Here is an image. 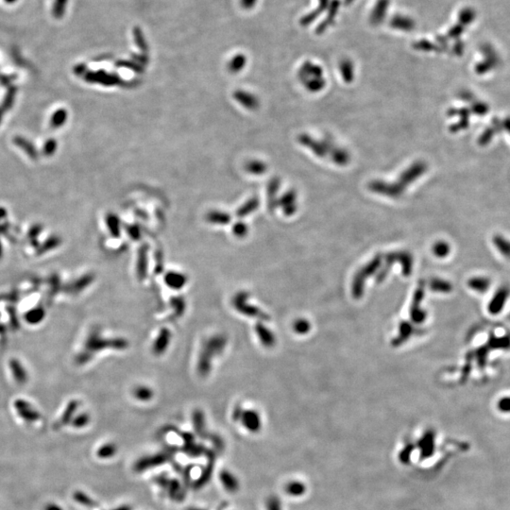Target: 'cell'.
Wrapping results in <instances>:
<instances>
[{
    "label": "cell",
    "mask_w": 510,
    "mask_h": 510,
    "mask_svg": "<svg viewBox=\"0 0 510 510\" xmlns=\"http://www.w3.org/2000/svg\"><path fill=\"white\" fill-rule=\"evenodd\" d=\"M510 296V289L507 286H501L494 293L492 298L488 301L487 311L490 315L496 316L502 313Z\"/></svg>",
    "instance_id": "obj_2"
},
{
    "label": "cell",
    "mask_w": 510,
    "mask_h": 510,
    "mask_svg": "<svg viewBox=\"0 0 510 510\" xmlns=\"http://www.w3.org/2000/svg\"><path fill=\"white\" fill-rule=\"evenodd\" d=\"M66 4H67V0H55L54 8H53V14L55 17H62L64 16Z\"/></svg>",
    "instance_id": "obj_16"
},
{
    "label": "cell",
    "mask_w": 510,
    "mask_h": 510,
    "mask_svg": "<svg viewBox=\"0 0 510 510\" xmlns=\"http://www.w3.org/2000/svg\"><path fill=\"white\" fill-rule=\"evenodd\" d=\"M133 36H134V39H135V42H136L138 47L140 49H146V41H145V37L143 35L142 31L140 30V28H138V27L134 28V30H133Z\"/></svg>",
    "instance_id": "obj_17"
},
{
    "label": "cell",
    "mask_w": 510,
    "mask_h": 510,
    "mask_svg": "<svg viewBox=\"0 0 510 510\" xmlns=\"http://www.w3.org/2000/svg\"><path fill=\"white\" fill-rule=\"evenodd\" d=\"M133 395L139 401L147 402V401L152 399L153 391L149 389V388L146 387V386H140V387H137L136 389H134Z\"/></svg>",
    "instance_id": "obj_12"
},
{
    "label": "cell",
    "mask_w": 510,
    "mask_h": 510,
    "mask_svg": "<svg viewBox=\"0 0 510 510\" xmlns=\"http://www.w3.org/2000/svg\"><path fill=\"white\" fill-rule=\"evenodd\" d=\"M170 340H171V332L169 330L166 328H162L160 332L158 333L157 338L154 341L153 347H152L154 355H156V356L162 355L166 351V349L168 348Z\"/></svg>",
    "instance_id": "obj_5"
},
{
    "label": "cell",
    "mask_w": 510,
    "mask_h": 510,
    "mask_svg": "<svg viewBox=\"0 0 510 510\" xmlns=\"http://www.w3.org/2000/svg\"><path fill=\"white\" fill-rule=\"evenodd\" d=\"M220 478H221L222 485L224 486L228 491L235 492L239 488V482H238L237 478L235 477L234 474H232L230 471H228V470L222 471Z\"/></svg>",
    "instance_id": "obj_9"
},
{
    "label": "cell",
    "mask_w": 510,
    "mask_h": 510,
    "mask_svg": "<svg viewBox=\"0 0 510 510\" xmlns=\"http://www.w3.org/2000/svg\"><path fill=\"white\" fill-rule=\"evenodd\" d=\"M187 276L177 271H169L164 276V283L170 288L179 290L187 284Z\"/></svg>",
    "instance_id": "obj_6"
},
{
    "label": "cell",
    "mask_w": 510,
    "mask_h": 510,
    "mask_svg": "<svg viewBox=\"0 0 510 510\" xmlns=\"http://www.w3.org/2000/svg\"><path fill=\"white\" fill-rule=\"evenodd\" d=\"M469 285L472 290L483 294V293H486L489 289V287L491 285V282H490V279L487 277L479 276V277H474V278L470 279Z\"/></svg>",
    "instance_id": "obj_7"
},
{
    "label": "cell",
    "mask_w": 510,
    "mask_h": 510,
    "mask_svg": "<svg viewBox=\"0 0 510 510\" xmlns=\"http://www.w3.org/2000/svg\"><path fill=\"white\" fill-rule=\"evenodd\" d=\"M171 305L175 310V315L177 316H181L183 315L185 309H186V302L185 300L181 297H175L171 300Z\"/></svg>",
    "instance_id": "obj_14"
},
{
    "label": "cell",
    "mask_w": 510,
    "mask_h": 510,
    "mask_svg": "<svg viewBox=\"0 0 510 510\" xmlns=\"http://www.w3.org/2000/svg\"><path fill=\"white\" fill-rule=\"evenodd\" d=\"M17 144L18 146H22V148H24L25 150H26L28 153L30 154V156H32V157H34V156H35V150H34V148H33H33L28 147V146H33V145H32V144H30L29 142H27V141H26V139H23V138H17Z\"/></svg>",
    "instance_id": "obj_19"
},
{
    "label": "cell",
    "mask_w": 510,
    "mask_h": 510,
    "mask_svg": "<svg viewBox=\"0 0 510 510\" xmlns=\"http://www.w3.org/2000/svg\"><path fill=\"white\" fill-rule=\"evenodd\" d=\"M226 345V339L222 336H214L204 344L202 354L200 356V360L198 364V370L201 375L206 376L211 370V361L212 358L219 355Z\"/></svg>",
    "instance_id": "obj_1"
},
{
    "label": "cell",
    "mask_w": 510,
    "mask_h": 510,
    "mask_svg": "<svg viewBox=\"0 0 510 510\" xmlns=\"http://www.w3.org/2000/svg\"><path fill=\"white\" fill-rule=\"evenodd\" d=\"M493 245L502 256L510 259V240L501 235H494Z\"/></svg>",
    "instance_id": "obj_8"
},
{
    "label": "cell",
    "mask_w": 510,
    "mask_h": 510,
    "mask_svg": "<svg viewBox=\"0 0 510 510\" xmlns=\"http://www.w3.org/2000/svg\"><path fill=\"white\" fill-rule=\"evenodd\" d=\"M391 26L402 31H410L414 27V22L409 17L398 16L392 19Z\"/></svg>",
    "instance_id": "obj_10"
},
{
    "label": "cell",
    "mask_w": 510,
    "mask_h": 510,
    "mask_svg": "<svg viewBox=\"0 0 510 510\" xmlns=\"http://www.w3.org/2000/svg\"><path fill=\"white\" fill-rule=\"evenodd\" d=\"M235 421H240L244 427L251 432H257L261 426L259 415L253 410H242L239 407L234 412Z\"/></svg>",
    "instance_id": "obj_3"
},
{
    "label": "cell",
    "mask_w": 510,
    "mask_h": 510,
    "mask_svg": "<svg viewBox=\"0 0 510 510\" xmlns=\"http://www.w3.org/2000/svg\"><path fill=\"white\" fill-rule=\"evenodd\" d=\"M147 272V258H146V250L140 251L138 257L137 275L140 280H144L146 278Z\"/></svg>",
    "instance_id": "obj_11"
},
{
    "label": "cell",
    "mask_w": 510,
    "mask_h": 510,
    "mask_svg": "<svg viewBox=\"0 0 510 510\" xmlns=\"http://www.w3.org/2000/svg\"><path fill=\"white\" fill-rule=\"evenodd\" d=\"M256 332L259 333L260 338L265 343L264 345H269V343H271L270 338L267 337V331L266 330V328H263L261 325H257Z\"/></svg>",
    "instance_id": "obj_21"
},
{
    "label": "cell",
    "mask_w": 510,
    "mask_h": 510,
    "mask_svg": "<svg viewBox=\"0 0 510 510\" xmlns=\"http://www.w3.org/2000/svg\"><path fill=\"white\" fill-rule=\"evenodd\" d=\"M247 300H248V294L247 293L240 292V293L236 294L235 298H234V300H233L234 307H235V309L238 312H240L241 314L246 315V316H260L261 313H260L259 310L257 308L251 306V304L249 305Z\"/></svg>",
    "instance_id": "obj_4"
},
{
    "label": "cell",
    "mask_w": 510,
    "mask_h": 510,
    "mask_svg": "<svg viewBox=\"0 0 510 510\" xmlns=\"http://www.w3.org/2000/svg\"><path fill=\"white\" fill-rule=\"evenodd\" d=\"M497 409L502 414H510V396H503L498 400Z\"/></svg>",
    "instance_id": "obj_15"
},
{
    "label": "cell",
    "mask_w": 510,
    "mask_h": 510,
    "mask_svg": "<svg viewBox=\"0 0 510 510\" xmlns=\"http://www.w3.org/2000/svg\"><path fill=\"white\" fill-rule=\"evenodd\" d=\"M5 1H6L7 3H9V4H12V3H15V2H17V0H5Z\"/></svg>",
    "instance_id": "obj_25"
},
{
    "label": "cell",
    "mask_w": 510,
    "mask_h": 510,
    "mask_svg": "<svg viewBox=\"0 0 510 510\" xmlns=\"http://www.w3.org/2000/svg\"><path fill=\"white\" fill-rule=\"evenodd\" d=\"M188 510H203V509H198V508H191V509H188Z\"/></svg>",
    "instance_id": "obj_26"
},
{
    "label": "cell",
    "mask_w": 510,
    "mask_h": 510,
    "mask_svg": "<svg viewBox=\"0 0 510 510\" xmlns=\"http://www.w3.org/2000/svg\"><path fill=\"white\" fill-rule=\"evenodd\" d=\"M245 62H246V59H245L244 55H237V56H235L232 60V62H231V65H230L231 69L233 71H237V70L241 69L243 67L244 65H245Z\"/></svg>",
    "instance_id": "obj_18"
},
{
    "label": "cell",
    "mask_w": 510,
    "mask_h": 510,
    "mask_svg": "<svg viewBox=\"0 0 510 510\" xmlns=\"http://www.w3.org/2000/svg\"><path fill=\"white\" fill-rule=\"evenodd\" d=\"M503 126H504V128H505V129H506V130H508V131H509V133H510V118H509V117H508V118H506V119H505V120H504V122H503Z\"/></svg>",
    "instance_id": "obj_24"
},
{
    "label": "cell",
    "mask_w": 510,
    "mask_h": 510,
    "mask_svg": "<svg viewBox=\"0 0 510 510\" xmlns=\"http://www.w3.org/2000/svg\"><path fill=\"white\" fill-rule=\"evenodd\" d=\"M494 132L493 128H488L487 130L483 133V135L480 138V142L483 144V145H486L487 143L490 142V140L493 138Z\"/></svg>",
    "instance_id": "obj_20"
},
{
    "label": "cell",
    "mask_w": 510,
    "mask_h": 510,
    "mask_svg": "<svg viewBox=\"0 0 510 510\" xmlns=\"http://www.w3.org/2000/svg\"><path fill=\"white\" fill-rule=\"evenodd\" d=\"M66 115H67V113L64 109H60L59 111H57L51 118V122H50L51 126L54 128L61 127L66 120Z\"/></svg>",
    "instance_id": "obj_13"
},
{
    "label": "cell",
    "mask_w": 510,
    "mask_h": 510,
    "mask_svg": "<svg viewBox=\"0 0 510 510\" xmlns=\"http://www.w3.org/2000/svg\"><path fill=\"white\" fill-rule=\"evenodd\" d=\"M256 2L257 0H240V5L245 10H250L255 6Z\"/></svg>",
    "instance_id": "obj_23"
},
{
    "label": "cell",
    "mask_w": 510,
    "mask_h": 510,
    "mask_svg": "<svg viewBox=\"0 0 510 510\" xmlns=\"http://www.w3.org/2000/svg\"><path fill=\"white\" fill-rule=\"evenodd\" d=\"M56 142L51 139L45 145V152L47 154H52L56 150Z\"/></svg>",
    "instance_id": "obj_22"
}]
</instances>
